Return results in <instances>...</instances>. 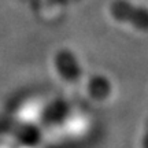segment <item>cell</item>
<instances>
[{
    "instance_id": "cell-2",
    "label": "cell",
    "mask_w": 148,
    "mask_h": 148,
    "mask_svg": "<svg viewBox=\"0 0 148 148\" xmlns=\"http://www.w3.org/2000/svg\"><path fill=\"white\" fill-rule=\"evenodd\" d=\"M53 64L55 69L63 78L74 81L78 78L81 74V66H79L78 58L75 52H73L69 48H62L56 51L55 58H53Z\"/></svg>"
},
{
    "instance_id": "cell-1",
    "label": "cell",
    "mask_w": 148,
    "mask_h": 148,
    "mask_svg": "<svg viewBox=\"0 0 148 148\" xmlns=\"http://www.w3.org/2000/svg\"><path fill=\"white\" fill-rule=\"evenodd\" d=\"M110 16L121 25L130 26L134 30L148 33V7L133 3L132 0H112L108 4Z\"/></svg>"
}]
</instances>
